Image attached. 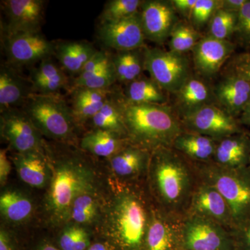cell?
<instances>
[{
    "mask_svg": "<svg viewBox=\"0 0 250 250\" xmlns=\"http://www.w3.org/2000/svg\"><path fill=\"white\" fill-rule=\"evenodd\" d=\"M149 178L161 209L182 219L187 214L198 178L193 164L172 147L151 151Z\"/></svg>",
    "mask_w": 250,
    "mask_h": 250,
    "instance_id": "obj_1",
    "label": "cell"
},
{
    "mask_svg": "<svg viewBox=\"0 0 250 250\" xmlns=\"http://www.w3.org/2000/svg\"><path fill=\"white\" fill-rule=\"evenodd\" d=\"M120 103L127 139L134 146L151 151L172 147L184 131L179 116L166 104L128 103L123 95Z\"/></svg>",
    "mask_w": 250,
    "mask_h": 250,
    "instance_id": "obj_2",
    "label": "cell"
},
{
    "mask_svg": "<svg viewBox=\"0 0 250 250\" xmlns=\"http://www.w3.org/2000/svg\"><path fill=\"white\" fill-rule=\"evenodd\" d=\"M192 164L199 180L217 189L228 202L232 213L234 228L250 218L249 166L229 169L213 162Z\"/></svg>",
    "mask_w": 250,
    "mask_h": 250,
    "instance_id": "obj_3",
    "label": "cell"
},
{
    "mask_svg": "<svg viewBox=\"0 0 250 250\" xmlns=\"http://www.w3.org/2000/svg\"><path fill=\"white\" fill-rule=\"evenodd\" d=\"M93 188V176L86 166L75 160L59 163L49 188V210L57 220H65L70 215L75 199L89 193Z\"/></svg>",
    "mask_w": 250,
    "mask_h": 250,
    "instance_id": "obj_4",
    "label": "cell"
},
{
    "mask_svg": "<svg viewBox=\"0 0 250 250\" xmlns=\"http://www.w3.org/2000/svg\"><path fill=\"white\" fill-rule=\"evenodd\" d=\"M21 108L41 133L48 137L62 141L73 137L77 123L71 106L60 94L33 93Z\"/></svg>",
    "mask_w": 250,
    "mask_h": 250,
    "instance_id": "obj_5",
    "label": "cell"
},
{
    "mask_svg": "<svg viewBox=\"0 0 250 250\" xmlns=\"http://www.w3.org/2000/svg\"><path fill=\"white\" fill-rule=\"evenodd\" d=\"M113 215V238L118 250H145L149 215L142 200L125 192L118 198Z\"/></svg>",
    "mask_w": 250,
    "mask_h": 250,
    "instance_id": "obj_6",
    "label": "cell"
},
{
    "mask_svg": "<svg viewBox=\"0 0 250 250\" xmlns=\"http://www.w3.org/2000/svg\"><path fill=\"white\" fill-rule=\"evenodd\" d=\"M182 250H235L231 231L196 215H186L180 221Z\"/></svg>",
    "mask_w": 250,
    "mask_h": 250,
    "instance_id": "obj_7",
    "label": "cell"
},
{
    "mask_svg": "<svg viewBox=\"0 0 250 250\" xmlns=\"http://www.w3.org/2000/svg\"><path fill=\"white\" fill-rule=\"evenodd\" d=\"M143 57L145 70L164 91L175 93L191 75L190 63L184 54L144 47Z\"/></svg>",
    "mask_w": 250,
    "mask_h": 250,
    "instance_id": "obj_8",
    "label": "cell"
},
{
    "mask_svg": "<svg viewBox=\"0 0 250 250\" xmlns=\"http://www.w3.org/2000/svg\"><path fill=\"white\" fill-rule=\"evenodd\" d=\"M180 121L184 131L205 135L218 141L243 132L239 121L213 104L181 118Z\"/></svg>",
    "mask_w": 250,
    "mask_h": 250,
    "instance_id": "obj_9",
    "label": "cell"
},
{
    "mask_svg": "<svg viewBox=\"0 0 250 250\" xmlns=\"http://www.w3.org/2000/svg\"><path fill=\"white\" fill-rule=\"evenodd\" d=\"M2 43L8 62L15 67L40 62L55 54V44L40 32L3 34Z\"/></svg>",
    "mask_w": 250,
    "mask_h": 250,
    "instance_id": "obj_10",
    "label": "cell"
},
{
    "mask_svg": "<svg viewBox=\"0 0 250 250\" xmlns=\"http://www.w3.org/2000/svg\"><path fill=\"white\" fill-rule=\"evenodd\" d=\"M1 136L18 153L42 152L41 133L22 108L1 112Z\"/></svg>",
    "mask_w": 250,
    "mask_h": 250,
    "instance_id": "obj_11",
    "label": "cell"
},
{
    "mask_svg": "<svg viewBox=\"0 0 250 250\" xmlns=\"http://www.w3.org/2000/svg\"><path fill=\"white\" fill-rule=\"evenodd\" d=\"M186 215L210 219L229 230L234 228L232 213L223 195L215 188L199 179Z\"/></svg>",
    "mask_w": 250,
    "mask_h": 250,
    "instance_id": "obj_12",
    "label": "cell"
},
{
    "mask_svg": "<svg viewBox=\"0 0 250 250\" xmlns=\"http://www.w3.org/2000/svg\"><path fill=\"white\" fill-rule=\"evenodd\" d=\"M46 3L43 0L1 1V10L7 20L3 33L40 32Z\"/></svg>",
    "mask_w": 250,
    "mask_h": 250,
    "instance_id": "obj_13",
    "label": "cell"
},
{
    "mask_svg": "<svg viewBox=\"0 0 250 250\" xmlns=\"http://www.w3.org/2000/svg\"><path fill=\"white\" fill-rule=\"evenodd\" d=\"M176 13L171 1H143L140 14L146 39L159 44L165 42L179 22Z\"/></svg>",
    "mask_w": 250,
    "mask_h": 250,
    "instance_id": "obj_14",
    "label": "cell"
},
{
    "mask_svg": "<svg viewBox=\"0 0 250 250\" xmlns=\"http://www.w3.org/2000/svg\"><path fill=\"white\" fill-rule=\"evenodd\" d=\"M98 35L104 45L117 52L143 48L146 37L140 11L125 19L101 23Z\"/></svg>",
    "mask_w": 250,
    "mask_h": 250,
    "instance_id": "obj_15",
    "label": "cell"
},
{
    "mask_svg": "<svg viewBox=\"0 0 250 250\" xmlns=\"http://www.w3.org/2000/svg\"><path fill=\"white\" fill-rule=\"evenodd\" d=\"M180 221L162 210H151L145 250H181Z\"/></svg>",
    "mask_w": 250,
    "mask_h": 250,
    "instance_id": "obj_16",
    "label": "cell"
},
{
    "mask_svg": "<svg viewBox=\"0 0 250 250\" xmlns=\"http://www.w3.org/2000/svg\"><path fill=\"white\" fill-rule=\"evenodd\" d=\"M236 45L229 40H219L209 36L201 38L192 49L194 65L205 77L215 75L234 52Z\"/></svg>",
    "mask_w": 250,
    "mask_h": 250,
    "instance_id": "obj_17",
    "label": "cell"
},
{
    "mask_svg": "<svg viewBox=\"0 0 250 250\" xmlns=\"http://www.w3.org/2000/svg\"><path fill=\"white\" fill-rule=\"evenodd\" d=\"M34 93L30 80L24 78L16 67L1 63L0 67V110L22 108L28 98Z\"/></svg>",
    "mask_w": 250,
    "mask_h": 250,
    "instance_id": "obj_18",
    "label": "cell"
},
{
    "mask_svg": "<svg viewBox=\"0 0 250 250\" xmlns=\"http://www.w3.org/2000/svg\"><path fill=\"white\" fill-rule=\"evenodd\" d=\"M220 107L236 118L250 103V82L233 73L220 82L213 90Z\"/></svg>",
    "mask_w": 250,
    "mask_h": 250,
    "instance_id": "obj_19",
    "label": "cell"
},
{
    "mask_svg": "<svg viewBox=\"0 0 250 250\" xmlns=\"http://www.w3.org/2000/svg\"><path fill=\"white\" fill-rule=\"evenodd\" d=\"M176 107L179 119L195 113L215 101L213 90L198 77L190 75L175 93Z\"/></svg>",
    "mask_w": 250,
    "mask_h": 250,
    "instance_id": "obj_20",
    "label": "cell"
},
{
    "mask_svg": "<svg viewBox=\"0 0 250 250\" xmlns=\"http://www.w3.org/2000/svg\"><path fill=\"white\" fill-rule=\"evenodd\" d=\"M250 161V136L244 131L218 141L213 163L225 168L248 167Z\"/></svg>",
    "mask_w": 250,
    "mask_h": 250,
    "instance_id": "obj_21",
    "label": "cell"
},
{
    "mask_svg": "<svg viewBox=\"0 0 250 250\" xmlns=\"http://www.w3.org/2000/svg\"><path fill=\"white\" fill-rule=\"evenodd\" d=\"M218 141L197 133L184 131L176 138L172 147L192 164L213 162Z\"/></svg>",
    "mask_w": 250,
    "mask_h": 250,
    "instance_id": "obj_22",
    "label": "cell"
},
{
    "mask_svg": "<svg viewBox=\"0 0 250 250\" xmlns=\"http://www.w3.org/2000/svg\"><path fill=\"white\" fill-rule=\"evenodd\" d=\"M113 93L111 89L98 90L76 87L72 90L71 108L78 124L91 120L98 113Z\"/></svg>",
    "mask_w": 250,
    "mask_h": 250,
    "instance_id": "obj_23",
    "label": "cell"
},
{
    "mask_svg": "<svg viewBox=\"0 0 250 250\" xmlns=\"http://www.w3.org/2000/svg\"><path fill=\"white\" fill-rule=\"evenodd\" d=\"M29 80L34 93L40 95L60 94L61 90L66 89L69 83L66 75L51 58L40 62Z\"/></svg>",
    "mask_w": 250,
    "mask_h": 250,
    "instance_id": "obj_24",
    "label": "cell"
},
{
    "mask_svg": "<svg viewBox=\"0 0 250 250\" xmlns=\"http://www.w3.org/2000/svg\"><path fill=\"white\" fill-rule=\"evenodd\" d=\"M98 51L89 42L64 41L55 45L54 54L67 71L79 75Z\"/></svg>",
    "mask_w": 250,
    "mask_h": 250,
    "instance_id": "obj_25",
    "label": "cell"
},
{
    "mask_svg": "<svg viewBox=\"0 0 250 250\" xmlns=\"http://www.w3.org/2000/svg\"><path fill=\"white\" fill-rule=\"evenodd\" d=\"M18 175L24 183L42 188L48 179V167L42 152L18 153L14 158Z\"/></svg>",
    "mask_w": 250,
    "mask_h": 250,
    "instance_id": "obj_26",
    "label": "cell"
},
{
    "mask_svg": "<svg viewBox=\"0 0 250 250\" xmlns=\"http://www.w3.org/2000/svg\"><path fill=\"white\" fill-rule=\"evenodd\" d=\"M151 152L132 145L123 148L111 157L113 172L122 177H131L141 173L149 165Z\"/></svg>",
    "mask_w": 250,
    "mask_h": 250,
    "instance_id": "obj_27",
    "label": "cell"
},
{
    "mask_svg": "<svg viewBox=\"0 0 250 250\" xmlns=\"http://www.w3.org/2000/svg\"><path fill=\"white\" fill-rule=\"evenodd\" d=\"M80 146L83 150L102 157H112L125 147L123 136L101 129H95L85 135Z\"/></svg>",
    "mask_w": 250,
    "mask_h": 250,
    "instance_id": "obj_28",
    "label": "cell"
},
{
    "mask_svg": "<svg viewBox=\"0 0 250 250\" xmlns=\"http://www.w3.org/2000/svg\"><path fill=\"white\" fill-rule=\"evenodd\" d=\"M125 101L131 104H166L167 98L164 91L151 78L141 75L127 83L125 95Z\"/></svg>",
    "mask_w": 250,
    "mask_h": 250,
    "instance_id": "obj_29",
    "label": "cell"
},
{
    "mask_svg": "<svg viewBox=\"0 0 250 250\" xmlns=\"http://www.w3.org/2000/svg\"><path fill=\"white\" fill-rule=\"evenodd\" d=\"M143 49L144 47L134 50L118 51L111 56L118 82L127 84L142 75L143 70H145Z\"/></svg>",
    "mask_w": 250,
    "mask_h": 250,
    "instance_id": "obj_30",
    "label": "cell"
},
{
    "mask_svg": "<svg viewBox=\"0 0 250 250\" xmlns=\"http://www.w3.org/2000/svg\"><path fill=\"white\" fill-rule=\"evenodd\" d=\"M120 97L121 95L112 93L104 106L90 121L95 129L108 130L127 138V131L122 114Z\"/></svg>",
    "mask_w": 250,
    "mask_h": 250,
    "instance_id": "obj_31",
    "label": "cell"
},
{
    "mask_svg": "<svg viewBox=\"0 0 250 250\" xmlns=\"http://www.w3.org/2000/svg\"><path fill=\"white\" fill-rule=\"evenodd\" d=\"M0 209L6 220L13 223H20L30 216L33 211V204L21 192L7 190L0 197Z\"/></svg>",
    "mask_w": 250,
    "mask_h": 250,
    "instance_id": "obj_32",
    "label": "cell"
},
{
    "mask_svg": "<svg viewBox=\"0 0 250 250\" xmlns=\"http://www.w3.org/2000/svg\"><path fill=\"white\" fill-rule=\"evenodd\" d=\"M200 39V34L192 24L178 22L170 34V50L184 54L188 51H192Z\"/></svg>",
    "mask_w": 250,
    "mask_h": 250,
    "instance_id": "obj_33",
    "label": "cell"
},
{
    "mask_svg": "<svg viewBox=\"0 0 250 250\" xmlns=\"http://www.w3.org/2000/svg\"><path fill=\"white\" fill-rule=\"evenodd\" d=\"M141 0H111L106 2L100 16L101 23L115 22L131 17L140 11Z\"/></svg>",
    "mask_w": 250,
    "mask_h": 250,
    "instance_id": "obj_34",
    "label": "cell"
},
{
    "mask_svg": "<svg viewBox=\"0 0 250 250\" xmlns=\"http://www.w3.org/2000/svg\"><path fill=\"white\" fill-rule=\"evenodd\" d=\"M238 13L229 12L221 9L215 11L209 21L208 35L219 40H228L236 30Z\"/></svg>",
    "mask_w": 250,
    "mask_h": 250,
    "instance_id": "obj_35",
    "label": "cell"
},
{
    "mask_svg": "<svg viewBox=\"0 0 250 250\" xmlns=\"http://www.w3.org/2000/svg\"><path fill=\"white\" fill-rule=\"evenodd\" d=\"M117 80L116 72L112 61L106 66L96 73L87 77L83 80H76L73 82L74 88L84 87L92 89H110Z\"/></svg>",
    "mask_w": 250,
    "mask_h": 250,
    "instance_id": "obj_36",
    "label": "cell"
},
{
    "mask_svg": "<svg viewBox=\"0 0 250 250\" xmlns=\"http://www.w3.org/2000/svg\"><path fill=\"white\" fill-rule=\"evenodd\" d=\"M59 246L61 250H86L91 245L89 235L84 229L72 226L62 231Z\"/></svg>",
    "mask_w": 250,
    "mask_h": 250,
    "instance_id": "obj_37",
    "label": "cell"
},
{
    "mask_svg": "<svg viewBox=\"0 0 250 250\" xmlns=\"http://www.w3.org/2000/svg\"><path fill=\"white\" fill-rule=\"evenodd\" d=\"M98 212V205L89 193L81 195L72 204L70 216L79 224L91 223Z\"/></svg>",
    "mask_w": 250,
    "mask_h": 250,
    "instance_id": "obj_38",
    "label": "cell"
},
{
    "mask_svg": "<svg viewBox=\"0 0 250 250\" xmlns=\"http://www.w3.org/2000/svg\"><path fill=\"white\" fill-rule=\"evenodd\" d=\"M220 4L221 0H197L190 18L192 25L197 30L209 22Z\"/></svg>",
    "mask_w": 250,
    "mask_h": 250,
    "instance_id": "obj_39",
    "label": "cell"
},
{
    "mask_svg": "<svg viewBox=\"0 0 250 250\" xmlns=\"http://www.w3.org/2000/svg\"><path fill=\"white\" fill-rule=\"evenodd\" d=\"M234 34L242 44L250 47V0H247L238 13Z\"/></svg>",
    "mask_w": 250,
    "mask_h": 250,
    "instance_id": "obj_40",
    "label": "cell"
},
{
    "mask_svg": "<svg viewBox=\"0 0 250 250\" xmlns=\"http://www.w3.org/2000/svg\"><path fill=\"white\" fill-rule=\"evenodd\" d=\"M111 62V56L104 51H98L96 54L87 62L76 80H83L87 77L96 73Z\"/></svg>",
    "mask_w": 250,
    "mask_h": 250,
    "instance_id": "obj_41",
    "label": "cell"
},
{
    "mask_svg": "<svg viewBox=\"0 0 250 250\" xmlns=\"http://www.w3.org/2000/svg\"><path fill=\"white\" fill-rule=\"evenodd\" d=\"M230 231L234 241L235 250H250V218Z\"/></svg>",
    "mask_w": 250,
    "mask_h": 250,
    "instance_id": "obj_42",
    "label": "cell"
},
{
    "mask_svg": "<svg viewBox=\"0 0 250 250\" xmlns=\"http://www.w3.org/2000/svg\"><path fill=\"white\" fill-rule=\"evenodd\" d=\"M197 0H172L171 1L176 12H178L184 17L190 18L192 9L196 4Z\"/></svg>",
    "mask_w": 250,
    "mask_h": 250,
    "instance_id": "obj_43",
    "label": "cell"
},
{
    "mask_svg": "<svg viewBox=\"0 0 250 250\" xmlns=\"http://www.w3.org/2000/svg\"><path fill=\"white\" fill-rule=\"evenodd\" d=\"M7 150L1 149L0 151V182L4 184L11 170V165L7 156Z\"/></svg>",
    "mask_w": 250,
    "mask_h": 250,
    "instance_id": "obj_44",
    "label": "cell"
},
{
    "mask_svg": "<svg viewBox=\"0 0 250 250\" xmlns=\"http://www.w3.org/2000/svg\"><path fill=\"white\" fill-rule=\"evenodd\" d=\"M233 72L250 82V61L246 58L245 56L242 57L239 62H237L235 65Z\"/></svg>",
    "mask_w": 250,
    "mask_h": 250,
    "instance_id": "obj_45",
    "label": "cell"
},
{
    "mask_svg": "<svg viewBox=\"0 0 250 250\" xmlns=\"http://www.w3.org/2000/svg\"><path fill=\"white\" fill-rule=\"evenodd\" d=\"M0 250H18L14 238L4 229L0 231Z\"/></svg>",
    "mask_w": 250,
    "mask_h": 250,
    "instance_id": "obj_46",
    "label": "cell"
},
{
    "mask_svg": "<svg viewBox=\"0 0 250 250\" xmlns=\"http://www.w3.org/2000/svg\"><path fill=\"white\" fill-rule=\"evenodd\" d=\"M247 0H221L220 9L229 12L238 13Z\"/></svg>",
    "mask_w": 250,
    "mask_h": 250,
    "instance_id": "obj_47",
    "label": "cell"
},
{
    "mask_svg": "<svg viewBox=\"0 0 250 250\" xmlns=\"http://www.w3.org/2000/svg\"><path fill=\"white\" fill-rule=\"evenodd\" d=\"M239 123L241 125L250 126V103L240 116Z\"/></svg>",
    "mask_w": 250,
    "mask_h": 250,
    "instance_id": "obj_48",
    "label": "cell"
},
{
    "mask_svg": "<svg viewBox=\"0 0 250 250\" xmlns=\"http://www.w3.org/2000/svg\"><path fill=\"white\" fill-rule=\"evenodd\" d=\"M34 250H61L54 246L52 243L49 242H44V243H41L37 248Z\"/></svg>",
    "mask_w": 250,
    "mask_h": 250,
    "instance_id": "obj_49",
    "label": "cell"
},
{
    "mask_svg": "<svg viewBox=\"0 0 250 250\" xmlns=\"http://www.w3.org/2000/svg\"><path fill=\"white\" fill-rule=\"evenodd\" d=\"M86 250H108V249L103 243H96L91 245Z\"/></svg>",
    "mask_w": 250,
    "mask_h": 250,
    "instance_id": "obj_50",
    "label": "cell"
},
{
    "mask_svg": "<svg viewBox=\"0 0 250 250\" xmlns=\"http://www.w3.org/2000/svg\"><path fill=\"white\" fill-rule=\"evenodd\" d=\"M245 57L248 59V60L250 61V54H247V55H245Z\"/></svg>",
    "mask_w": 250,
    "mask_h": 250,
    "instance_id": "obj_51",
    "label": "cell"
},
{
    "mask_svg": "<svg viewBox=\"0 0 250 250\" xmlns=\"http://www.w3.org/2000/svg\"><path fill=\"white\" fill-rule=\"evenodd\" d=\"M249 167H250V165H249Z\"/></svg>",
    "mask_w": 250,
    "mask_h": 250,
    "instance_id": "obj_52",
    "label": "cell"
}]
</instances>
